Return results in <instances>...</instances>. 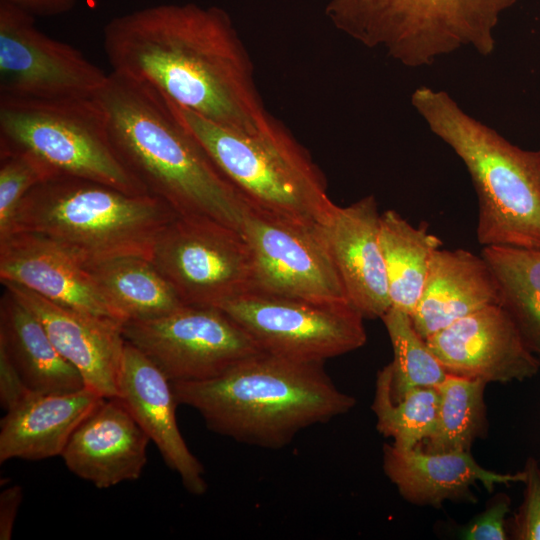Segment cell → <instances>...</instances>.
I'll return each instance as SVG.
<instances>
[{
  "label": "cell",
  "instance_id": "cell-33",
  "mask_svg": "<svg viewBox=\"0 0 540 540\" xmlns=\"http://www.w3.org/2000/svg\"><path fill=\"white\" fill-rule=\"evenodd\" d=\"M33 391L27 386L19 371L0 346V403L6 411L12 409Z\"/></svg>",
  "mask_w": 540,
  "mask_h": 540
},
{
  "label": "cell",
  "instance_id": "cell-4",
  "mask_svg": "<svg viewBox=\"0 0 540 540\" xmlns=\"http://www.w3.org/2000/svg\"><path fill=\"white\" fill-rule=\"evenodd\" d=\"M411 103L471 177L478 201V243L540 250V178L533 151L467 114L443 90L417 87Z\"/></svg>",
  "mask_w": 540,
  "mask_h": 540
},
{
  "label": "cell",
  "instance_id": "cell-14",
  "mask_svg": "<svg viewBox=\"0 0 540 540\" xmlns=\"http://www.w3.org/2000/svg\"><path fill=\"white\" fill-rule=\"evenodd\" d=\"M448 374L486 383L534 377L540 360L500 305L482 308L426 339Z\"/></svg>",
  "mask_w": 540,
  "mask_h": 540
},
{
  "label": "cell",
  "instance_id": "cell-15",
  "mask_svg": "<svg viewBox=\"0 0 540 540\" xmlns=\"http://www.w3.org/2000/svg\"><path fill=\"white\" fill-rule=\"evenodd\" d=\"M380 216L373 195L331 208L320 225L349 303L364 318H381L391 307L379 241Z\"/></svg>",
  "mask_w": 540,
  "mask_h": 540
},
{
  "label": "cell",
  "instance_id": "cell-31",
  "mask_svg": "<svg viewBox=\"0 0 540 540\" xmlns=\"http://www.w3.org/2000/svg\"><path fill=\"white\" fill-rule=\"evenodd\" d=\"M524 497L521 506L514 514L510 532L517 540H540V466L538 461L529 457L525 463Z\"/></svg>",
  "mask_w": 540,
  "mask_h": 540
},
{
  "label": "cell",
  "instance_id": "cell-1",
  "mask_svg": "<svg viewBox=\"0 0 540 540\" xmlns=\"http://www.w3.org/2000/svg\"><path fill=\"white\" fill-rule=\"evenodd\" d=\"M103 46L112 71L175 106L247 133L270 125L250 56L216 6L159 4L111 19Z\"/></svg>",
  "mask_w": 540,
  "mask_h": 540
},
{
  "label": "cell",
  "instance_id": "cell-24",
  "mask_svg": "<svg viewBox=\"0 0 540 540\" xmlns=\"http://www.w3.org/2000/svg\"><path fill=\"white\" fill-rule=\"evenodd\" d=\"M85 268L124 322L157 318L185 305L149 259L126 256Z\"/></svg>",
  "mask_w": 540,
  "mask_h": 540
},
{
  "label": "cell",
  "instance_id": "cell-13",
  "mask_svg": "<svg viewBox=\"0 0 540 540\" xmlns=\"http://www.w3.org/2000/svg\"><path fill=\"white\" fill-rule=\"evenodd\" d=\"M107 78L80 50L43 33L33 15L0 2V98H95Z\"/></svg>",
  "mask_w": 540,
  "mask_h": 540
},
{
  "label": "cell",
  "instance_id": "cell-10",
  "mask_svg": "<svg viewBox=\"0 0 540 540\" xmlns=\"http://www.w3.org/2000/svg\"><path fill=\"white\" fill-rule=\"evenodd\" d=\"M122 333L125 341L144 353L172 383L217 377L263 351L217 307L184 305L157 318L127 321Z\"/></svg>",
  "mask_w": 540,
  "mask_h": 540
},
{
  "label": "cell",
  "instance_id": "cell-30",
  "mask_svg": "<svg viewBox=\"0 0 540 540\" xmlns=\"http://www.w3.org/2000/svg\"><path fill=\"white\" fill-rule=\"evenodd\" d=\"M51 178V172L32 156L0 150V238L9 233L26 195Z\"/></svg>",
  "mask_w": 540,
  "mask_h": 540
},
{
  "label": "cell",
  "instance_id": "cell-20",
  "mask_svg": "<svg viewBox=\"0 0 540 540\" xmlns=\"http://www.w3.org/2000/svg\"><path fill=\"white\" fill-rule=\"evenodd\" d=\"M383 470L408 502L440 506L445 500L472 498L470 486L480 482L488 491L499 484L523 482L524 472L496 473L481 467L470 451L427 452L419 447L383 448Z\"/></svg>",
  "mask_w": 540,
  "mask_h": 540
},
{
  "label": "cell",
  "instance_id": "cell-34",
  "mask_svg": "<svg viewBox=\"0 0 540 540\" xmlns=\"http://www.w3.org/2000/svg\"><path fill=\"white\" fill-rule=\"evenodd\" d=\"M23 500V488L12 485L0 494V539L12 538L16 516Z\"/></svg>",
  "mask_w": 540,
  "mask_h": 540
},
{
  "label": "cell",
  "instance_id": "cell-21",
  "mask_svg": "<svg viewBox=\"0 0 540 540\" xmlns=\"http://www.w3.org/2000/svg\"><path fill=\"white\" fill-rule=\"evenodd\" d=\"M493 304H499V290L484 258L465 249L440 248L431 258L421 297L410 316L426 340Z\"/></svg>",
  "mask_w": 540,
  "mask_h": 540
},
{
  "label": "cell",
  "instance_id": "cell-32",
  "mask_svg": "<svg viewBox=\"0 0 540 540\" xmlns=\"http://www.w3.org/2000/svg\"><path fill=\"white\" fill-rule=\"evenodd\" d=\"M510 500L505 494L499 495L487 509L471 521L462 531V538L468 540L508 539L506 516Z\"/></svg>",
  "mask_w": 540,
  "mask_h": 540
},
{
  "label": "cell",
  "instance_id": "cell-18",
  "mask_svg": "<svg viewBox=\"0 0 540 540\" xmlns=\"http://www.w3.org/2000/svg\"><path fill=\"white\" fill-rule=\"evenodd\" d=\"M150 439L118 397H104L82 420L61 457L77 477L99 489L140 478Z\"/></svg>",
  "mask_w": 540,
  "mask_h": 540
},
{
  "label": "cell",
  "instance_id": "cell-27",
  "mask_svg": "<svg viewBox=\"0 0 540 540\" xmlns=\"http://www.w3.org/2000/svg\"><path fill=\"white\" fill-rule=\"evenodd\" d=\"M486 382L448 374L436 386L439 396L434 431L426 439L425 451H469L474 440L485 431Z\"/></svg>",
  "mask_w": 540,
  "mask_h": 540
},
{
  "label": "cell",
  "instance_id": "cell-26",
  "mask_svg": "<svg viewBox=\"0 0 540 540\" xmlns=\"http://www.w3.org/2000/svg\"><path fill=\"white\" fill-rule=\"evenodd\" d=\"M499 290V304L509 313L527 346L540 355V250L485 246Z\"/></svg>",
  "mask_w": 540,
  "mask_h": 540
},
{
  "label": "cell",
  "instance_id": "cell-23",
  "mask_svg": "<svg viewBox=\"0 0 540 540\" xmlns=\"http://www.w3.org/2000/svg\"><path fill=\"white\" fill-rule=\"evenodd\" d=\"M0 302V346L27 386L37 393H70L85 387L79 371L51 341L40 319L8 288Z\"/></svg>",
  "mask_w": 540,
  "mask_h": 540
},
{
  "label": "cell",
  "instance_id": "cell-19",
  "mask_svg": "<svg viewBox=\"0 0 540 540\" xmlns=\"http://www.w3.org/2000/svg\"><path fill=\"white\" fill-rule=\"evenodd\" d=\"M158 448L167 466L194 495L207 490L205 470L178 428L172 382L139 349L126 342L119 374V396Z\"/></svg>",
  "mask_w": 540,
  "mask_h": 540
},
{
  "label": "cell",
  "instance_id": "cell-36",
  "mask_svg": "<svg viewBox=\"0 0 540 540\" xmlns=\"http://www.w3.org/2000/svg\"><path fill=\"white\" fill-rule=\"evenodd\" d=\"M533 157H534L536 169L540 178V149L533 151Z\"/></svg>",
  "mask_w": 540,
  "mask_h": 540
},
{
  "label": "cell",
  "instance_id": "cell-35",
  "mask_svg": "<svg viewBox=\"0 0 540 540\" xmlns=\"http://www.w3.org/2000/svg\"><path fill=\"white\" fill-rule=\"evenodd\" d=\"M35 16H57L70 12L77 0H0Z\"/></svg>",
  "mask_w": 540,
  "mask_h": 540
},
{
  "label": "cell",
  "instance_id": "cell-7",
  "mask_svg": "<svg viewBox=\"0 0 540 540\" xmlns=\"http://www.w3.org/2000/svg\"><path fill=\"white\" fill-rule=\"evenodd\" d=\"M175 108L251 207L308 224L321 225L327 218L334 203L328 197L325 177L278 120L247 133Z\"/></svg>",
  "mask_w": 540,
  "mask_h": 540
},
{
  "label": "cell",
  "instance_id": "cell-28",
  "mask_svg": "<svg viewBox=\"0 0 540 540\" xmlns=\"http://www.w3.org/2000/svg\"><path fill=\"white\" fill-rule=\"evenodd\" d=\"M391 364L379 370L372 410L376 427L383 436L392 438L400 449H413L434 431L439 396L435 387H416L394 400L391 393Z\"/></svg>",
  "mask_w": 540,
  "mask_h": 540
},
{
  "label": "cell",
  "instance_id": "cell-22",
  "mask_svg": "<svg viewBox=\"0 0 540 540\" xmlns=\"http://www.w3.org/2000/svg\"><path fill=\"white\" fill-rule=\"evenodd\" d=\"M104 397L92 388L70 393L32 392L0 423V462L61 456L82 420Z\"/></svg>",
  "mask_w": 540,
  "mask_h": 540
},
{
  "label": "cell",
  "instance_id": "cell-25",
  "mask_svg": "<svg viewBox=\"0 0 540 540\" xmlns=\"http://www.w3.org/2000/svg\"><path fill=\"white\" fill-rule=\"evenodd\" d=\"M379 241L391 307L411 315L421 297L431 258L442 241L428 232L425 222L414 227L391 209L381 213Z\"/></svg>",
  "mask_w": 540,
  "mask_h": 540
},
{
  "label": "cell",
  "instance_id": "cell-9",
  "mask_svg": "<svg viewBox=\"0 0 540 540\" xmlns=\"http://www.w3.org/2000/svg\"><path fill=\"white\" fill-rule=\"evenodd\" d=\"M151 261L185 305L219 307L255 291L242 233L210 217L177 215L158 236Z\"/></svg>",
  "mask_w": 540,
  "mask_h": 540
},
{
  "label": "cell",
  "instance_id": "cell-29",
  "mask_svg": "<svg viewBox=\"0 0 540 540\" xmlns=\"http://www.w3.org/2000/svg\"><path fill=\"white\" fill-rule=\"evenodd\" d=\"M393 348L391 393L394 400L416 387H436L447 376L444 367L415 330L411 316L397 308L381 317Z\"/></svg>",
  "mask_w": 540,
  "mask_h": 540
},
{
  "label": "cell",
  "instance_id": "cell-16",
  "mask_svg": "<svg viewBox=\"0 0 540 540\" xmlns=\"http://www.w3.org/2000/svg\"><path fill=\"white\" fill-rule=\"evenodd\" d=\"M0 280L56 304L125 323L86 268L41 235L19 231L0 239Z\"/></svg>",
  "mask_w": 540,
  "mask_h": 540
},
{
  "label": "cell",
  "instance_id": "cell-6",
  "mask_svg": "<svg viewBox=\"0 0 540 540\" xmlns=\"http://www.w3.org/2000/svg\"><path fill=\"white\" fill-rule=\"evenodd\" d=\"M518 0H329L333 26L403 66L419 68L462 48L493 53L503 12Z\"/></svg>",
  "mask_w": 540,
  "mask_h": 540
},
{
  "label": "cell",
  "instance_id": "cell-3",
  "mask_svg": "<svg viewBox=\"0 0 540 540\" xmlns=\"http://www.w3.org/2000/svg\"><path fill=\"white\" fill-rule=\"evenodd\" d=\"M172 386L178 404L196 410L208 429L266 449H280L302 430L343 415L356 404L337 388L322 362L265 351L217 377Z\"/></svg>",
  "mask_w": 540,
  "mask_h": 540
},
{
  "label": "cell",
  "instance_id": "cell-2",
  "mask_svg": "<svg viewBox=\"0 0 540 540\" xmlns=\"http://www.w3.org/2000/svg\"><path fill=\"white\" fill-rule=\"evenodd\" d=\"M96 97L116 153L150 194L178 215L210 217L241 232L250 205L169 100L113 71Z\"/></svg>",
  "mask_w": 540,
  "mask_h": 540
},
{
  "label": "cell",
  "instance_id": "cell-17",
  "mask_svg": "<svg viewBox=\"0 0 540 540\" xmlns=\"http://www.w3.org/2000/svg\"><path fill=\"white\" fill-rule=\"evenodd\" d=\"M40 319L59 353L103 397L119 396L125 347L123 323L56 304L17 284L2 282Z\"/></svg>",
  "mask_w": 540,
  "mask_h": 540
},
{
  "label": "cell",
  "instance_id": "cell-5",
  "mask_svg": "<svg viewBox=\"0 0 540 540\" xmlns=\"http://www.w3.org/2000/svg\"><path fill=\"white\" fill-rule=\"evenodd\" d=\"M177 215L150 193L129 194L96 181L54 177L26 195L8 234L46 237L84 267L126 256L151 260L158 236Z\"/></svg>",
  "mask_w": 540,
  "mask_h": 540
},
{
  "label": "cell",
  "instance_id": "cell-8",
  "mask_svg": "<svg viewBox=\"0 0 540 540\" xmlns=\"http://www.w3.org/2000/svg\"><path fill=\"white\" fill-rule=\"evenodd\" d=\"M0 150L32 156L53 177L96 181L129 194L149 193L116 153L97 97L0 98Z\"/></svg>",
  "mask_w": 540,
  "mask_h": 540
},
{
  "label": "cell",
  "instance_id": "cell-12",
  "mask_svg": "<svg viewBox=\"0 0 540 540\" xmlns=\"http://www.w3.org/2000/svg\"><path fill=\"white\" fill-rule=\"evenodd\" d=\"M241 233L252 257L254 292L320 304L349 303L320 225L249 206Z\"/></svg>",
  "mask_w": 540,
  "mask_h": 540
},
{
  "label": "cell",
  "instance_id": "cell-11",
  "mask_svg": "<svg viewBox=\"0 0 540 540\" xmlns=\"http://www.w3.org/2000/svg\"><path fill=\"white\" fill-rule=\"evenodd\" d=\"M265 352L324 362L364 346V317L350 303L320 304L250 292L219 307Z\"/></svg>",
  "mask_w": 540,
  "mask_h": 540
}]
</instances>
